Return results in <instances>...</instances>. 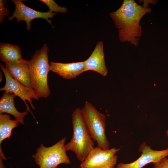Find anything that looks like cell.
Segmentation results:
<instances>
[{
  "mask_svg": "<svg viewBox=\"0 0 168 168\" xmlns=\"http://www.w3.org/2000/svg\"><path fill=\"white\" fill-rule=\"evenodd\" d=\"M0 59L5 63L18 61L23 59L21 49L18 46L5 43L0 44Z\"/></svg>",
  "mask_w": 168,
  "mask_h": 168,
  "instance_id": "cell-15",
  "label": "cell"
},
{
  "mask_svg": "<svg viewBox=\"0 0 168 168\" xmlns=\"http://www.w3.org/2000/svg\"><path fill=\"white\" fill-rule=\"evenodd\" d=\"M120 148L113 147L106 150L95 147L80 165L81 168H114L117 161L116 154Z\"/></svg>",
  "mask_w": 168,
  "mask_h": 168,
  "instance_id": "cell-6",
  "label": "cell"
},
{
  "mask_svg": "<svg viewBox=\"0 0 168 168\" xmlns=\"http://www.w3.org/2000/svg\"><path fill=\"white\" fill-rule=\"evenodd\" d=\"M15 4V8L12 16H9L8 19L12 21L16 18L17 23L24 21L26 23V29L29 31L31 30V21L37 18L45 19L47 22L52 25L51 21L49 18H52L55 13L49 11L46 12H41L35 11L25 5L21 0H12Z\"/></svg>",
  "mask_w": 168,
  "mask_h": 168,
  "instance_id": "cell-8",
  "label": "cell"
},
{
  "mask_svg": "<svg viewBox=\"0 0 168 168\" xmlns=\"http://www.w3.org/2000/svg\"><path fill=\"white\" fill-rule=\"evenodd\" d=\"M3 159L1 157L0 158V168H5L3 163L2 160Z\"/></svg>",
  "mask_w": 168,
  "mask_h": 168,
  "instance_id": "cell-19",
  "label": "cell"
},
{
  "mask_svg": "<svg viewBox=\"0 0 168 168\" xmlns=\"http://www.w3.org/2000/svg\"><path fill=\"white\" fill-rule=\"evenodd\" d=\"M49 52L48 47L44 44L28 61L31 87L39 98H46L50 93L47 80L48 74L50 71L48 58Z\"/></svg>",
  "mask_w": 168,
  "mask_h": 168,
  "instance_id": "cell-2",
  "label": "cell"
},
{
  "mask_svg": "<svg viewBox=\"0 0 168 168\" xmlns=\"http://www.w3.org/2000/svg\"><path fill=\"white\" fill-rule=\"evenodd\" d=\"M168 160V158H167Z\"/></svg>",
  "mask_w": 168,
  "mask_h": 168,
  "instance_id": "cell-22",
  "label": "cell"
},
{
  "mask_svg": "<svg viewBox=\"0 0 168 168\" xmlns=\"http://www.w3.org/2000/svg\"><path fill=\"white\" fill-rule=\"evenodd\" d=\"M2 74L1 72H0V82L2 81Z\"/></svg>",
  "mask_w": 168,
  "mask_h": 168,
  "instance_id": "cell-20",
  "label": "cell"
},
{
  "mask_svg": "<svg viewBox=\"0 0 168 168\" xmlns=\"http://www.w3.org/2000/svg\"><path fill=\"white\" fill-rule=\"evenodd\" d=\"M73 135L70 141L65 144L66 151H71L82 162L94 147L92 138L83 119L81 109H75L72 115Z\"/></svg>",
  "mask_w": 168,
  "mask_h": 168,
  "instance_id": "cell-3",
  "label": "cell"
},
{
  "mask_svg": "<svg viewBox=\"0 0 168 168\" xmlns=\"http://www.w3.org/2000/svg\"><path fill=\"white\" fill-rule=\"evenodd\" d=\"M5 68L13 78L24 86L31 88L27 60L23 59L6 63Z\"/></svg>",
  "mask_w": 168,
  "mask_h": 168,
  "instance_id": "cell-12",
  "label": "cell"
},
{
  "mask_svg": "<svg viewBox=\"0 0 168 168\" xmlns=\"http://www.w3.org/2000/svg\"><path fill=\"white\" fill-rule=\"evenodd\" d=\"M85 62L86 71H95L103 77L107 75V69L105 63L103 44L102 41L97 42L93 52Z\"/></svg>",
  "mask_w": 168,
  "mask_h": 168,
  "instance_id": "cell-10",
  "label": "cell"
},
{
  "mask_svg": "<svg viewBox=\"0 0 168 168\" xmlns=\"http://www.w3.org/2000/svg\"><path fill=\"white\" fill-rule=\"evenodd\" d=\"M138 150L141 154L138 159L129 163L120 162L116 168H142L147 164L154 163L168 156V148L160 151L153 150L146 142L140 145Z\"/></svg>",
  "mask_w": 168,
  "mask_h": 168,
  "instance_id": "cell-9",
  "label": "cell"
},
{
  "mask_svg": "<svg viewBox=\"0 0 168 168\" xmlns=\"http://www.w3.org/2000/svg\"><path fill=\"white\" fill-rule=\"evenodd\" d=\"M82 114L90 135L98 148L110 149V143L105 133L106 117L91 104L86 101L81 109Z\"/></svg>",
  "mask_w": 168,
  "mask_h": 168,
  "instance_id": "cell-4",
  "label": "cell"
},
{
  "mask_svg": "<svg viewBox=\"0 0 168 168\" xmlns=\"http://www.w3.org/2000/svg\"><path fill=\"white\" fill-rule=\"evenodd\" d=\"M166 135L168 137V128L166 131Z\"/></svg>",
  "mask_w": 168,
  "mask_h": 168,
  "instance_id": "cell-21",
  "label": "cell"
},
{
  "mask_svg": "<svg viewBox=\"0 0 168 168\" xmlns=\"http://www.w3.org/2000/svg\"><path fill=\"white\" fill-rule=\"evenodd\" d=\"M16 96L13 93L5 91L0 100V114L6 113L11 114L15 119L24 124V118L28 113L18 111L16 108L14 100Z\"/></svg>",
  "mask_w": 168,
  "mask_h": 168,
  "instance_id": "cell-13",
  "label": "cell"
},
{
  "mask_svg": "<svg viewBox=\"0 0 168 168\" xmlns=\"http://www.w3.org/2000/svg\"><path fill=\"white\" fill-rule=\"evenodd\" d=\"M66 140V138H64L49 147L41 144L37 148L35 154L32 156L40 168H56L61 164H71L66 154L65 147Z\"/></svg>",
  "mask_w": 168,
  "mask_h": 168,
  "instance_id": "cell-5",
  "label": "cell"
},
{
  "mask_svg": "<svg viewBox=\"0 0 168 168\" xmlns=\"http://www.w3.org/2000/svg\"><path fill=\"white\" fill-rule=\"evenodd\" d=\"M39 1L45 4L48 7L49 11L63 13L68 12V8L59 6L54 0H40Z\"/></svg>",
  "mask_w": 168,
  "mask_h": 168,
  "instance_id": "cell-16",
  "label": "cell"
},
{
  "mask_svg": "<svg viewBox=\"0 0 168 168\" xmlns=\"http://www.w3.org/2000/svg\"><path fill=\"white\" fill-rule=\"evenodd\" d=\"M153 164V168H168V160L166 157Z\"/></svg>",
  "mask_w": 168,
  "mask_h": 168,
  "instance_id": "cell-18",
  "label": "cell"
},
{
  "mask_svg": "<svg viewBox=\"0 0 168 168\" xmlns=\"http://www.w3.org/2000/svg\"><path fill=\"white\" fill-rule=\"evenodd\" d=\"M6 1L5 0H0V23L2 22L3 19L5 16L9 15V10L7 7H5V5Z\"/></svg>",
  "mask_w": 168,
  "mask_h": 168,
  "instance_id": "cell-17",
  "label": "cell"
},
{
  "mask_svg": "<svg viewBox=\"0 0 168 168\" xmlns=\"http://www.w3.org/2000/svg\"><path fill=\"white\" fill-rule=\"evenodd\" d=\"M0 67L4 75L6 80L5 86L0 89V91L13 93L16 96L20 97L25 103L26 108V110L29 111L35 119L26 101H28L32 108L35 109L32 99L38 100L39 98L37 96L35 90L31 87L24 86L13 78L1 63Z\"/></svg>",
  "mask_w": 168,
  "mask_h": 168,
  "instance_id": "cell-7",
  "label": "cell"
},
{
  "mask_svg": "<svg viewBox=\"0 0 168 168\" xmlns=\"http://www.w3.org/2000/svg\"><path fill=\"white\" fill-rule=\"evenodd\" d=\"M19 122L16 119L12 120L7 114H0V156L3 159L6 160L1 148L2 141L12 136V129L18 126Z\"/></svg>",
  "mask_w": 168,
  "mask_h": 168,
  "instance_id": "cell-14",
  "label": "cell"
},
{
  "mask_svg": "<svg viewBox=\"0 0 168 168\" xmlns=\"http://www.w3.org/2000/svg\"><path fill=\"white\" fill-rule=\"evenodd\" d=\"M151 11V8L139 5L133 0H124L119 8L110 12L120 41L128 42L137 46L142 35L140 20Z\"/></svg>",
  "mask_w": 168,
  "mask_h": 168,
  "instance_id": "cell-1",
  "label": "cell"
},
{
  "mask_svg": "<svg viewBox=\"0 0 168 168\" xmlns=\"http://www.w3.org/2000/svg\"><path fill=\"white\" fill-rule=\"evenodd\" d=\"M50 71L65 79L74 78L86 71L85 61L69 63L51 62Z\"/></svg>",
  "mask_w": 168,
  "mask_h": 168,
  "instance_id": "cell-11",
  "label": "cell"
}]
</instances>
